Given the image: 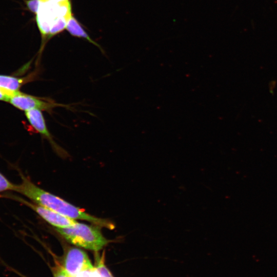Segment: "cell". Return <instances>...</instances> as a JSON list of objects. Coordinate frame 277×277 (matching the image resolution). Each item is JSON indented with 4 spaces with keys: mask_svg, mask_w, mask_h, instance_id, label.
I'll list each match as a JSON object with an SVG mask.
<instances>
[{
    "mask_svg": "<svg viewBox=\"0 0 277 277\" xmlns=\"http://www.w3.org/2000/svg\"><path fill=\"white\" fill-rule=\"evenodd\" d=\"M4 264V263H3ZM5 264V266L7 267L8 268H9L10 270H11V271H13L14 272H15L17 274L19 275L21 277H28L27 276H26L24 274L21 273V272H19L18 271L16 270V269L12 268L11 267Z\"/></svg>",
    "mask_w": 277,
    "mask_h": 277,
    "instance_id": "obj_16",
    "label": "cell"
},
{
    "mask_svg": "<svg viewBox=\"0 0 277 277\" xmlns=\"http://www.w3.org/2000/svg\"><path fill=\"white\" fill-rule=\"evenodd\" d=\"M66 29L72 36L85 38L98 48H101L100 46L97 43L93 41L90 37L77 19L72 15L68 20Z\"/></svg>",
    "mask_w": 277,
    "mask_h": 277,
    "instance_id": "obj_9",
    "label": "cell"
},
{
    "mask_svg": "<svg viewBox=\"0 0 277 277\" xmlns=\"http://www.w3.org/2000/svg\"><path fill=\"white\" fill-rule=\"evenodd\" d=\"M15 186L16 184L10 182L0 172V195L6 192L14 191Z\"/></svg>",
    "mask_w": 277,
    "mask_h": 277,
    "instance_id": "obj_11",
    "label": "cell"
},
{
    "mask_svg": "<svg viewBox=\"0 0 277 277\" xmlns=\"http://www.w3.org/2000/svg\"><path fill=\"white\" fill-rule=\"evenodd\" d=\"M27 8L31 12L36 14L39 7V0H25Z\"/></svg>",
    "mask_w": 277,
    "mask_h": 277,
    "instance_id": "obj_13",
    "label": "cell"
},
{
    "mask_svg": "<svg viewBox=\"0 0 277 277\" xmlns=\"http://www.w3.org/2000/svg\"><path fill=\"white\" fill-rule=\"evenodd\" d=\"M63 266L71 277L95 268L87 253L76 247H66L61 261Z\"/></svg>",
    "mask_w": 277,
    "mask_h": 277,
    "instance_id": "obj_5",
    "label": "cell"
},
{
    "mask_svg": "<svg viewBox=\"0 0 277 277\" xmlns=\"http://www.w3.org/2000/svg\"><path fill=\"white\" fill-rule=\"evenodd\" d=\"M15 92L0 87V101L8 102L9 98Z\"/></svg>",
    "mask_w": 277,
    "mask_h": 277,
    "instance_id": "obj_14",
    "label": "cell"
},
{
    "mask_svg": "<svg viewBox=\"0 0 277 277\" xmlns=\"http://www.w3.org/2000/svg\"><path fill=\"white\" fill-rule=\"evenodd\" d=\"M0 197L13 199L28 206L46 222L55 228L69 227L73 226L77 222L76 220L67 217L43 206L27 201L15 195L7 193L0 195Z\"/></svg>",
    "mask_w": 277,
    "mask_h": 277,
    "instance_id": "obj_4",
    "label": "cell"
},
{
    "mask_svg": "<svg viewBox=\"0 0 277 277\" xmlns=\"http://www.w3.org/2000/svg\"><path fill=\"white\" fill-rule=\"evenodd\" d=\"M9 102L17 109L25 111L31 109L51 112L58 106H67L57 103L51 99L36 97L18 91H15L9 98Z\"/></svg>",
    "mask_w": 277,
    "mask_h": 277,
    "instance_id": "obj_6",
    "label": "cell"
},
{
    "mask_svg": "<svg viewBox=\"0 0 277 277\" xmlns=\"http://www.w3.org/2000/svg\"><path fill=\"white\" fill-rule=\"evenodd\" d=\"M71 16L70 2L56 3L40 1L36 22L43 38H50L66 29Z\"/></svg>",
    "mask_w": 277,
    "mask_h": 277,
    "instance_id": "obj_2",
    "label": "cell"
},
{
    "mask_svg": "<svg viewBox=\"0 0 277 277\" xmlns=\"http://www.w3.org/2000/svg\"><path fill=\"white\" fill-rule=\"evenodd\" d=\"M53 277H71L67 272L62 262L55 260L54 265L51 267Z\"/></svg>",
    "mask_w": 277,
    "mask_h": 277,
    "instance_id": "obj_12",
    "label": "cell"
},
{
    "mask_svg": "<svg viewBox=\"0 0 277 277\" xmlns=\"http://www.w3.org/2000/svg\"><path fill=\"white\" fill-rule=\"evenodd\" d=\"M76 277H101L95 268L93 270L83 272Z\"/></svg>",
    "mask_w": 277,
    "mask_h": 277,
    "instance_id": "obj_15",
    "label": "cell"
},
{
    "mask_svg": "<svg viewBox=\"0 0 277 277\" xmlns=\"http://www.w3.org/2000/svg\"><path fill=\"white\" fill-rule=\"evenodd\" d=\"M94 267L101 277H114L105 265L104 252L101 255L95 252Z\"/></svg>",
    "mask_w": 277,
    "mask_h": 277,
    "instance_id": "obj_10",
    "label": "cell"
},
{
    "mask_svg": "<svg viewBox=\"0 0 277 277\" xmlns=\"http://www.w3.org/2000/svg\"><path fill=\"white\" fill-rule=\"evenodd\" d=\"M22 181L16 184L15 192L29 199L31 202L51 209L74 220L86 221L91 224L112 230L113 223L108 219L91 215L61 197L54 195L34 184L22 172L19 171Z\"/></svg>",
    "mask_w": 277,
    "mask_h": 277,
    "instance_id": "obj_1",
    "label": "cell"
},
{
    "mask_svg": "<svg viewBox=\"0 0 277 277\" xmlns=\"http://www.w3.org/2000/svg\"><path fill=\"white\" fill-rule=\"evenodd\" d=\"M36 74L35 72L24 77L0 75V87L10 91H17L23 85L33 81Z\"/></svg>",
    "mask_w": 277,
    "mask_h": 277,
    "instance_id": "obj_8",
    "label": "cell"
},
{
    "mask_svg": "<svg viewBox=\"0 0 277 277\" xmlns=\"http://www.w3.org/2000/svg\"><path fill=\"white\" fill-rule=\"evenodd\" d=\"M100 227L77 222L66 228H55L57 232L69 243L86 249L97 252L108 243Z\"/></svg>",
    "mask_w": 277,
    "mask_h": 277,
    "instance_id": "obj_3",
    "label": "cell"
},
{
    "mask_svg": "<svg viewBox=\"0 0 277 277\" xmlns=\"http://www.w3.org/2000/svg\"><path fill=\"white\" fill-rule=\"evenodd\" d=\"M42 2H50L56 3H66L69 2V0H39Z\"/></svg>",
    "mask_w": 277,
    "mask_h": 277,
    "instance_id": "obj_17",
    "label": "cell"
},
{
    "mask_svg": "<svg viewBox=\"0 0 277 277\" xmlns=\"http://www.w3.org/2000/svg\"><path fill=\"white\" fill-rule=\"evenodd\" d=\"M25 115L31 127L47 138L55 149H58L48 130L42 111L38 109L29 110L25 111Z\"/></svg>",
    "mask_w": 277,
    "mask_h": 277,
    "instance_id": "obj_7",
    "label": "cell"
}]
</instances>
